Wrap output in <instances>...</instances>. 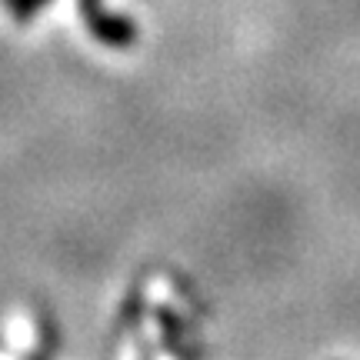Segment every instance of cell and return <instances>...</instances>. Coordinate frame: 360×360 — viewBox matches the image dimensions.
<instances>
[{
    "mask_svg": "<svg viewBox=\"0 0 360 360\" xmlns=\"http://www.w3.org/2000/svg\"><path fill=\"white\" fill-rule=\"evenodd\" d=\"M80 7V17H84V24H87V34L97 44L103 47H110V51H127L137 44V24L130 20V17H120V13L107 11L103 7V0H77Z\"/></svg>",
    "mask_w": 360,
    "mask_h": 360,
    "instance_id": "obj_1",
    "label": "cell"
},
{
    "mask_svg": "<svg viewBox=\"0 0 360 360\" xmlns=\"http://www.w3.org/2000/svg\"><path fill=\"white\" fill-rule=\"evenodd\" d=\"M44 4H47V0H11L13 17H17L20 24H24V20H30V17H34V13H37Z\"/></svg>",
    "mask_w": 360,
    "mask_h": 360,
    "instance_id": "obj_2",
    "label": "cell"
}]
</instances>
